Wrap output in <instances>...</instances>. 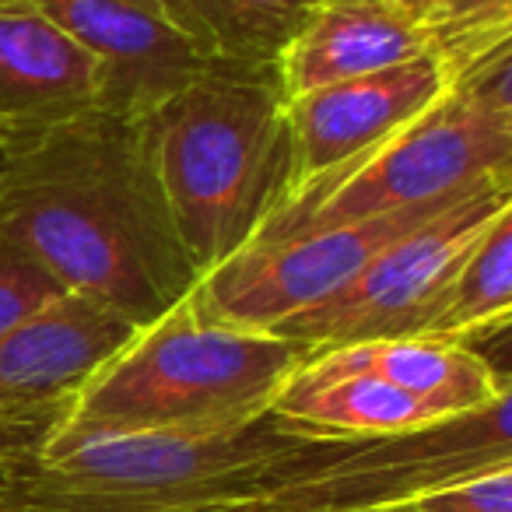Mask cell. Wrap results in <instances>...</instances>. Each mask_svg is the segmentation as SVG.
Masks as SVG:
<instances>
[{"mask_svg": "<svg viewBox=\"0 0 512 512\" xmlns=\"http://www.w3.org/2000/svg\"><path fill=\"white\" fill-rule=\"evenodd\" d=\"M0 232L64 292L141 327L200 281L151 176L141 127L85 113L0 144Z\"/></svg>", "mask_w": 512, "mask_h": 512, "instance_id": "cell-1", "label": "cell"}, {"mask_svg": "<svg viewBox=\"0 0 512 512\" xmlns=\"http://www.w3.org/2000/svg\"><path fill=\"white\" fill-rule=\"evenodd\" d=\"M271 414L313 439H393L442 425L439 414L411 393L369 372L334 365L320 351L285 379Z\"/></svg>", "mask_w": 512, "mask_h": 512, "instance_id": "cell-13", "label": "cell"}, {"mask_svg": "<svg viewBox=\"0 0 512 512\" xmlns=\"http://www.w3.org/2000/svg\"><path fill=\"white\" fill-rule=\"evenodd\" d=\"M64 411H18L0 407V467L22 463L43 449Z\"/></svg>", "mask_w": 512, "mask_h": 512, "instance_id": "cell-20", "label": "cell"}, {"mask_svg": "<svg viewBox=\"0 0 512 512\" xmlns=\"http://www.w3.org/2000/svg\"><path fill=\"white\" fill-rule=\"evenodd\" d=\"M102 71L99 113L137 123L207 71L158 0H32Z\"/></svg>", "mask_w": 512, "mask_h": 512, "instance_id": "cell-8", "label": "cell"}, {"mask_svg": "<svg viewBox=\"0 0 512 512\" xmlns=\"http://www.w3.org/2000/svg\"><path fill=\"white\" fill-rule=\"evenodd\" d=\"M369 512H421L414 502H390V505H379V509H369Z\"/></svg>", "mask_w": 512, "mask_h": 512, "instance_id": "cell-21", "label": "cell"}, {"mask_svg": "<svg viewBox=\"0 0 512 512\" xmlns=\"http://www.w3.org/2000/svg\"><path fill=\"white\" fill-rule=\"evenodd\" d=\"M207 71L278 74V60L320 0H158Z\"/></svg>", "mask_w": 512, "mask_h": 512, "instance_id": "cell-15", "label": "cell"}, {"mask_svg": "<svg viewBox=\"0 0 512 512\" xmlns=\"http://www.w3.org/2000/svg\"><path fill=\"white\" fill-rule=\"evenodd\" d=\"M137 127L172 232L200 278L253 246L292 190L278 74L204 71Z\"/></svg>", "mask_w": 512, "mask_h": 512, "instance_id": "cell-2", "label": "cell"}, {"mask_svg": "<svg viewBox=\"0 0 512 512\" xmlns=\"http://www.w3.org/2000/svg\"><path fill=\"white\" fill-rule=\"evenodd\" d=\"M316 442L271 411L225 432H137L43 446L0 467L4 512H221Z\"/></svg>", "mask_w": 512, "mask_h": 512, "instance_id": "cell-4", "label": "cell"}, {"mask_svg": "<svg viewBox=\"0 0 512 512\" xmlns=\"http://www.w3.org/2000/svg\"><path fill=\"white\" fill-rule=\"evenodd\" d=\"M99 60L32 0H0V144L99 113Z\"/></svg>", "mask_w": 512, "mask_h": 512, "instance_id": "cell-11", "label": "cell"}, {"mask_svg": "<svg viewBox=\"0 0 512 512\" xmlns=\"http://www.w3.org/2000/svg\"><path fill=\"white\" fill-rule=\"evenodd\" d=\"M137 323L92 295L64 292L0 330V407L67 411L74 393L134 337Z\"/></svg>", "mask_w": 512, "mask_h": 512, "instance_id": "cell-10", "label": "cell"}, {"mask_svg": "<svg viewBox=\"0 0 512 512\" xmlns=\"http://www.w3.org/2000/svg\"><path fill=\"white\" fill-rule=\"evenodd\" d=\"M334 365L386 379L432 407L442 421L467 418L495 400L509 397V376L488 362L477 348L428 341V337H390V341L323 348Z\"/></svg>", "mask_w": 512, "mask_h": 512, "instance_id": "cell-14", "label": "cell"}, {"mask_svg": "<svg viewBox=\"0 0 512 512\" xmlns=\"http://www.w3.org/2000/svg\"><path fill=\"white\" fill-rule=\"evenodd\" d=\"M57 295H64V288L25 249H18L8 235L0 232V330L39 313Z\"/></svg>", "mask_w": 512, "mask_h": 512, "instance_id": "cell-18", "label": "cell"}, {"mask_svg": "<svg viewBox=\"0 0 512 512\" xmlns=\"http://www.w3.org/2000/svg\"><path fill=\"white\" fill-rule=\"evenodd\" d=\"M512 320V207L463 253L421 337L474 348L509 330Z\"/></svg>", "mask_w": 512, "mask_h": 512, "instance_id": "cell-16", "label": "cell"}, {"mask_svg": "<svg viewBox=\"0 0 512 512\" xmlns=\"http://www.w3.org/2000/svg\"><path fill=\"white\" fill-rule=\"evenodd\" d=\"M509 88V64L463 88H449L390 137L288 193L253 246L432 204L488 176L512 172Z\"/></svg>", "mask_w": 512, "mask_h": 512, "instance_id": "cell-5", "label": "cell"}, {"mask_svg": "<svg viewBox=\"0 0 512 512\" xmlns=\"http://www.w3.org/2000/svg\"><path fill=\"white\" fill-rule=\"evenodd\" d=\"M432 57L425 0H320L278 60L285 99Z\"/></svg>", "mask_w": 512, "mask_h": 512, "instance_id": "cell-12", "label": "cell"}, {"mask_svg": "<svg viewBox=\"0 0 512 512\" xmlns=\"http://www.w3.org/2000/svg\"><path fill=\"white\" fill-rule=\"evenodd\" d=\"M509 207L512 172L481 179L453 207L372 256L341 292L288 316L271 334L299 341L313 351L390 341V337H421L463 253Z\"/></svg>", "mask_w": 512, "mask_h": 512, "instance_id": "cell-6", "label": "cell"}, {"mask_svg": "<svg viewBox=\"0 0 512 512\" xmlns=\"http://www.w3.org/2000/svg\"><path fill=\"white\" fill-rule=\"evenodd\" d=\"M463 193L407 207V211L379 214V218L316 228V232L295 235L285 242L249 246L228 264L204 274L193 285V295L214 320L249 330H274L288 316L341 292L372 256H379L411 228L425 225L435 214L453 207Z\"/></svg>", "mask_w": 512, "mask_h": 512, "instance_id": "cell-7", "label": "cell"}, {"mask_svg": "<svg viewBox=\"0 0 512 512\" xmlns=\"http://www.w3.org/2000/svg\"><path fill=\"white\" fill-rule=\"evenodd\" d=\"M0 512H4V509H0Z\"/></svg>", "mask_w": 512, "mask_h": 512, "instance_id": "cell-22", "label": "cell"}, {"mask_svg": "<svg viewBox=\"0 0 512 512\" xmlns=\"http://www.w3.org/2000/svg\"><path fill=\"white\" fill-rule=\"evenodd\" d=\"M411 502L421 512H512V460L421 491Z\"/></svg>", "mask_w": 512, "mask_h": 512, "instance_id": "cell-19", "label": "cell"}, {"mask_svg": "<svg viewBox=\"0 0 512 512\" xmlns=\"http://www.w3.org/2000/svg\"><path fill=\"white\" fill-rule=\"evenodd\" d=\"M446 92L449 85L442 67L432 57H418L288 99L292 190L362 155L365 148L390 137Z\"/></svg>", "mask_w": 512, "mask_h": 512, "instance_id": "cell-9", "label": "cell"}, {"mask_svg": "<svg viewBox=\"0 0 512 512\" xmlns=\"http://www.w3.org/2000/svg\"><path fill=\"white\" fill-rule=\"evenodd\" d=\"M313 348L271 330L221 323L193 288L141 323L74 393L43 446L137 432H225L264 418Z\"/></svg>", "mask_w": 512, "mask_h": 512, "instance_id": "cell-3", "label": "cell"}, {"mask_svg": "<svg viewBox=\"0 0 512 512\" xmlns=\"http://www.w3.org/2000/svg\"><path fill=\"white\" fill-rule=\"evenodd\" d=\"M425 22L449 88L512 60V0H425Z\"/></svg>", "mask_w": 512, "mask_h": 512, "instance_id": "cell-17", "label": "cell"}]
</instances>
